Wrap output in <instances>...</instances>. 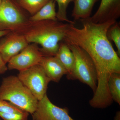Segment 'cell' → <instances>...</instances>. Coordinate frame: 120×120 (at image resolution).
<instances>
[{"label": "cell", "mask_w": 120, "mask_h": 120, "mask_svg": "<svg viewBox=\"0 0 120 120\" xmlns=\"http://www.w3.org/2000/svg\"><path fill=\"white\" fill-rule=\"evenodd\" d=\"M82 26L78 28L70 24L64 40L79 46L90 56L97 70V91H109L108 82L112 74L120 73V59L107 35L109 28L116 21L95 23L90 18L81 20Z\"/></svg>", "instance_id": "6da1fadb"}, {"label": "cell", "mask_w": 120, "mask_h": 120, "mask_svg": "<svg viewBox=\"0 0 120 120\" xmlns=\"http://www.w3.org/2000/svg\"><path fill=\"white\" fill-rule=\"evenodd\" d=\"M70 24L58 20H45L31 22L22 34L29 43H35L41 46L45 56H55L59 42L64 40Z\"/></svg>", "instance_id": "7a4b0ae2"}, {"label": "cell", "mask_w": 120, "mask_h": 120, "mask_svg": "<svg viewBox=\"0 0 120 120\" xmlns=\"http://www.w3.org/2000/svg\"><path fill=\"white\" fill-rule=\"evenodd\" d=\"M0 99L31 114L35 111L38 101L17 76L13 75L3 79L0 86Z\"/></svg>", "instance_id": "3957f363"}, {"label": "cell", "mask_w": 120, "mask_h": 120, "mask_svg": "<svg viewBox=\"0 0 120 120\" xmlns=\"http://www.w3.org/2000/svg\"><path fill=\"white\" fill-rule=\"evenodd\" d=\"M23 10L16 0H2L0 7V30L22 34L30 23V17Z\"/></svg>", "instance_id": "277c9868"}, {"label": "cell", "mask_w": 120, "mask_h": 120, "mask_svg": "<svg viewBox=\"0 0 120 120\" xmlns=\"http://www.w3.org/2000/svg\"><path fill=\"white\" fill-rule=\"evenodd\" d=\"M74 54L75 65V79H78L88 85L94 93L98 83L97 70L90 56L79 46L69 42L64 41Z\"/></svg>", "instance_id": "5b68a950"}, {"label": "cell", "mask_w": 120, "mask_h": 120, "mask_svg": "<svg viewBox=\"0 0 120 120\" xmlns=\"http://www.w3.org/2000/svg\"><path fill=\"white\" fill-rule=\"evenodd\" d=\"M17 77L38 101L46 94L50 80L39 64L19 71Z\"/></svg>", "instance_id": "8992f818"}, {"label": "cell", "mask_w": 120, "mask_h": 120, "mask_svg": "<svg viewBox=\"0 0 120 120\" xmlns=\"http://www.w3.org/2000/svg\"><path fill=\"white\" fill-rule=\"evenodd\" d=\"M44 56L38 45L30 43L19 53L9 60L7 65L8 69L19 71L25 70L39 64Z\"/></svg>", "instance_id": "52a82bcc"}, {"label": "cell", "mask_w": 120, "mask_h": 120, "mask_svg": "<svg viewBox=\"0 0 120 120\" xmlns=\"http://www.w3.org/2000/svg\"><path fill=\"white\" fill-rule=\"evenodd\" d=\"M31 115L33 120H75L69 116L68 108L54 105L47 94L38 101L37 108Z\"/></svg>", "instance_id": "ba28073f"}, {"label": "cell", "mask_w": 120, "mask_h": 120, "mask_svg": "<svg viewBox=\"0 0 120 120\" xmlns=\"http://www.w3.org/2000/svg\"><path fill=\"white\" fill-rule=\"evenodd\" d=\"M2 38L0 41V53L6 64L30 44L23 34L17 32H9Z\"/></svg>", "instance_id": "9c48e42d"}, {"label": "cell", "mask_w": 120, "mask_h": 120, "mask_svg": "<svg viewBox=\"0 0 120 120\" xmlns=\"http://www.w3.org/2000/svg\"><path fill=\"white\" fill-rule=\"evenodd\" d=\"M120 16V0H101L97 11L90 17L95 23L115 20Z\"/></svg>", "instance_id": "30bf717a"}, {"label": "cell", "mask_w": 120, "mask_h": 120, "mask_svg": "<svg viewBox=\"0 0 120 120\" xmlns=\"http://www.w3.org/2000/svg\"><path fill=\"white\" fill-rule=\"evenodd\" d=\"M50 81L58 82L67 72L55 56H45L39 63Z\"/></svg>", "instance_id": "8fae6325"}, {"label": "cell", "mask_w": 120, "mask_h": 120, "mask_svg": "<svg viewBox=\"0 0 120 120\" xmlns=\"http://www.w3.org/2000/svg\"><path fill=\"white\" fill-rule=\"evenodd\" d=\"M55 56L59 60L67 71V77L69 80H74L75 58L74 54L65 43L59 44V48Z\"/></svg>", "instance_id": "7c38bea8"}, {"label": "cell", "mask_w": 120, "mask_h": 120, "mask_svg": "<svg viewBox=\"0 0 120 120\" xmlns=\"http://www.w3.org/2000/svg\"><path fill=\"white\" fill-rule=\"evenodd\" d=\"M99 0H74L72 16L75 20L88 19L94 6Z\"/></svg>", "instance_id": "4fadbf2b"}, {"label": "cell", "mask_w": 120, "mask_h": 120, "mask_svg": "<svg viewBox=\"0 0 120 120\" xmlns=\"http://www.w3.org/2000/svg\"><path fill=\"white\" fill-rule=\"evenodd\" d=\"M56 2L54 0H49L37 13L30 17L31 22L45 20H58L56 9Z\"/></svg>", "instance_id": "5bb4252c"}, {"label": "cell", "mask_w": 120, "mask_h": 120, "mask_svg": "<svg viewBox=\"0 0 120 120\" xmlns=\"http://www.w3.org/2000/svg\"><path fill=\"white\" fill-rule=\"evenodd\" d=\"M49 0H16L19 5L32 16L37 13Z\"/></svg>", "instance_id": "9a60e30c"}, {"label": "cell", "mask_w": 120, "mask_h": 120, "mask_svg": "<svg viewBox=\"0 0 120 120\" xmlns=\"http://www.w3.org/2000/svg\"><path fill=\"white\" fill-rule=\"evenodd\" d=\"M108 88L113 101L120 105V73L110 76L108 82Z\"/></svg>", "instance_id": "2e32d148"}, {"label": "cell", "mask_w": 120, "mask_h": 120, "mask_svg": "<svg viewBox=\"0 0 120 120\" xmlns=\"http://www.w3.org/2000/svg\"><path fill=\"white\" fill-rule=\"evenodd\" d=\"M57 3L58 11L56 12L57 19L58 21L66 22L67 23L75 24V22L69 19L67 16V9L69 4L74 0H54Z\"/></svg>", "instance_id": "e0dca14e"}, {"label": "cell", "mask_w": 120, "mask_h": 120, "mask_svg": "<svg viewBox=\"0 0 120 120\" xmlns=\"http://www.w3.org/2000/svg\"><path fill=\"white\" fill-rule=\"evenodd\" d=\"M107 37L109 40L114 42L117 50V53L120 54V23L116 22L110 26L107 31Z\"/></svg>", "instance_id": "ac0fdd59"}, {"label": "cell", "mask_w": 120, "mask_h": 120, "mask_svg": "<svg viewBox=\"0 0 120 120\" xmlns=\"http://www.w3.org/2000/svg\"><path fill=\"white\" fill-rule=\"evenodd\" d=\"M24 111L8 101L0 99V112L6 113H22Z\"/></svg>", "instance_id": "d6986e66"}, {"label": "cell", "mask_w": 120, "mask_h": 120, "mask_svg": "<svg viewBox=\"0 0 120 120\" xmlns=\"http://www.w3.org/2000/svg\"><path fill=\"white\" fill-rule=\"evenodd\" d=\"M29 114V113L26 112L11 113L0 112V117L4 120H27Z\"/></svg>", "instance_id": "ffe728a7"}, {"label": "cell", "mask_w": 120, "mask_h": 120, "mask_svg": "<svg viewBox=\"0 0 120 120\" xmlns=\"http://www.w3.org/2000/svg\"><path fill=\"white\" fill-rule=\"evenodd\" d=\"M3 60L0 53V74L4 73L8 69V67Z\"/></svg>", "instance_id": "44dd1931"}, {"label": "cell", "mask_w": 120, "mask_h": 120, "mask_svg": "<svg viewBox=\"0 0 120 120\" xmlns=\"http://www.w3.org/2000/svg\"><path fill=\"white\" fill-rule=\"evenodd\" d=\"M10 31L6 30H0V38H2L8 34Z\"/></svg>", "instance_id": "7402d4cb"}, {"label": "cell", "mask_w": 120, "mask_h": 120, "mask_svg": "<svg viewBox=\"0 0 120 120\" xmlns=\"http://www.w3.org/2000/svg\"><path fill=\"white\" fill-rule=\"evenodd\" d=\"M114 120H120V111H118L116 113Z\"/></svg>", "instance_id": "603a6c76"}, {"label": "cell", "mask_w": 120, "mask_h": 120, "mask_svg": "<svg viewBox=\"0 0 120 120\" xmlns=\"http://www.w3.org/2000/svg\"><path fill=\"white\" fill-rule=\"evenodd\" d=\"M2 0H0V7L1 5V3H2Z\"/></svg>", "instance_id": "cb8c5ba5"}, {"label": "cell", "mask_w": 120, "mask_h": 120, "mask_svg": "<svg viewBox=\"0 0 120 120\" xmlns=\"http://www.w3.org/2000/svg\"></svg>", "instance_id": "d4e9b609"}]
</instances>
